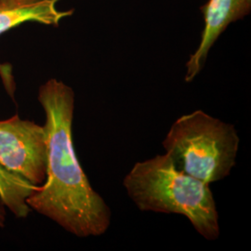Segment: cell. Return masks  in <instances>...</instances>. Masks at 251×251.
Listing matches in <instances>:
<instances>
[{"label": "cell", "mask_w": 251, "mask_h": 251, "mask_svg": "<svg viewBox=\"0 0 251 251\" xmlns=\"http://www.w3.org/2000/svg\"><path fill=\"white\" fill-rule=\"evenodd\" d=\"M38 187L11 173L0 164V202L16 218L25 219L30 214L32 209L27 204V198Z\"/></svg>", "instance_id": "7"}, {"label": "cell", "mask_w": 251, "mask_h": 251, "mask_svg": "<svg viewBox=\"0 0 251 251\" xmlns=\"http://www.w3.org/2000/svg\"><path fill=\"white\" fill-rule=\"evenodd\" d=\"M37 100L45 113L47 175L27 204L77 237L102 235L111 225L112 213L91 186L74 147L75 91L63 81L50 78L39 87Z\"/></svg>", "instance_id": "1"}, {"label": "cell", "mask_w": 251, "mask_h": 251, "mask_svg": "<svg viewBox=\"0 0 251 251\" xmlns=\"http://www.w3.org/2000/svg\"><path fill=\"white\" fill-rule=\"evenodd\" d=\"M123 186L141 211L184 216L206 240L220 237V217L210 184L178 170L166 152L137 162Z\"/></svg>", "instance_id": "2"}, {"label": "cell", "mask_w": 251, "mask_h": 251, "mask_svg": "<svg viewBox=\"0 0 251 251\" xmlns=\"http://www.w3.org/2000/svg\"><path fill=\"white\" fill-rule=\"evenodd\" d=\"M239 144L233 124L202 110L179 117L162 143L178 170L208 184L230 175Z\"/></svg>", "instance_id": "3"}, {"label": "cell", "mask_w": 251, "mask_h": 251, "mask_svg": "<svg viewBox=\"0 0 251 251\" xmlns=\"http://www.w3.org/2000/svg\"><path fill=\"white\" fill-rule=\"evenodd\" d=\"M48 146L44 126L15 115L0 121V164L34 186L47 175Z\"/></svg>", "instance_id": "4"}, {"label": "cell", "mask_w": 251, "mask_h": 251, "mask_svg": "<svg viewBox=\"0 0 251 251\" xmlns=\"http://www.w3.org/2000/svg\"><path fill=\"white\" fill-rule=\"evenodd\" d=\"M204 29L195 52L190 55L184 80H194L205 66L208 53L228 26L251 13V0H207L201 8Z\"/></svg>", "instance_id": "5"}, {"label": "cell", "mask_w": 251, "mask_h": 251, "mask_svg": "<svg viewBox=\"0 0 251 251\" xmlns=\"http://www.w3.org/2000/svg\"><path fill=\"white\" fill-rule=\"evenodd\" d=\"M61 0H0V36L27 23L58 27L75 9L58 8ZM1 68V65H0Z\"/></svg>", "instance_id": "6"}, {"label": "cell", "mask_w": 251, "mask_h": 251, "mask_svg": "<svg viewBox=\"0 0 251 251\" xmlns=\"http://www.w3.org/2000/svg\"><path fill=\"white\" fill-rule=\"evenodd\" d=\"M6 224V210L5 206L0 202V229L3 228Z\"/></svg>", "instance_id": "8"}]
</instances>
